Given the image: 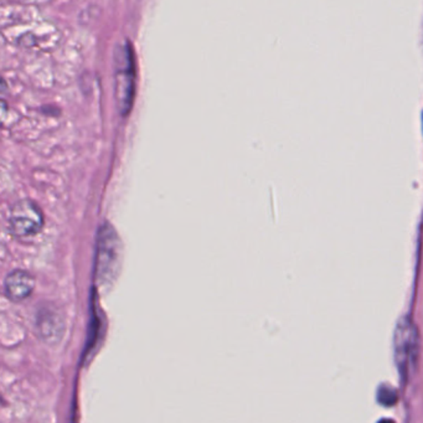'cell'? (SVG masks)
<instances>
[{
	"instance_id": "obj_1",
	"label": "cell",
	"mask_w": 423,
	"mask_h": 423,
	"mask_svg": "<svg viewBox=\"0 0 423 423\" xmlns=\"http://www.w3.org/2000/svg\"><path fill=\"white\" fill-rule=\"evenodd\" d=\"M114 96L121 116L131 112L136 96V59L132 45L127 41L114 49Z\"/></svg>"
},
{
	"instance_id": "obj_2",
	"label": "cell",
	"mask_w": 423,
	"mask_h": 423,
	"mask_svg": "<svg viewBox=\"0 0 423 423\" xmlns=\"http://www.w3.org/2000/svg\"><path fill=\"white\" fill-rule=\"evenodd\" d=\"M418 331L410 318L402 317L398 323L393 347H395V361L401 376L406 379L412 373L417 365L420 353Z\"/></svg>"
},
{
	"instance_id": "obj_3",
	"label": "cell",
	"mask_w": 423,
	"mask_h": 423,
	"mask_svg": "<svg viewBox=\"0 0 423 423\" xmlns=\"http://www.w3.org/2000/svg\"><path fill=\"white\" fill-rule=\"evenodd\" d=\"M44 223L43 210L34 200H19L10 209L9 229L15 236H35L43 230Z\"/></svg>"
},
{
	"instance_id": "obj_4",
	"label": "cell",
	"mask_w": 423,
	"mask_h": 423,
	"mask_svg": "<svg viewBox=\"0 0 423 423\" xmlns=\"http://www.w3.org/2000/svg\"><path fill=\"white\" fill-rule=\"evenodd\" d=\"M35 277L24 269H14L4 280V292L13 303H20L29 298L35 289Z\"/></svg>"
},
{
	"instance_id": "obj_5",
	"label": "cell",
	"mask_w": 423,
	"mask_h": 423,
	"mask_svg": "<svg viewBox=\"0 0 423 423\" xmlns=\"http://www.w3.org/2000/svg\"><path fill=\"white\" fill-rule=\"evenodd\" d=\"M8 111L9 108H8L7 102L0 99V125L4 122V119L7 118Z\"/></svg>"
},
{
	"instance_id": "obj_6",
	"label": "cell",
	"mask_w": 423,
	"mask_h": 423,
	"mask_svg": "<svg viewBox=\"0 0 423 423\" xmlns=\"http://www.w3.org/2000/svg\"><path fill=\"white\" fill-rule=\"evenodd\" d=\"M3 86H6V82H4L3 79H0V92H1V88H3Z\"/></svg>"
},
{
	"instance_id": "obj_7",
	"label": "cell",
	"mask_w": 423,
	"mask_h": 423,
	"mask_svg": "<svg viewBox=\"0 0 423 423\" xmlns=\"http://www.w3.org/2000/svg\"><path fill=\"white\" fill-rule=\"evenodd\" d=\"M1 401H3V398H1V396H0V402H1Z\"/></svg>"
}]
</instances>
